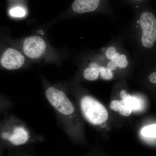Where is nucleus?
I'll return each mask as SVG.
<instances>
[{
  "instance_id": "nucleus-10",
  "label": "nucleus",
  "mask_w": 156,
  "mask_h": 156,
  "mask_svg": "<svg viewBox=\"0 0 156 156\" xmlns=\"http://www.w3.org/2000/svg\"><path fill=\"white\" fill-rule=\"evenodd\" d=\"M118 109L120 115L124 116H129L132 112L131 108L122 100L119 101Z\"/></svg>"
},
{
  "instance_id": "nucleus-18",
  "label": "nucleus",
  "mask_w": 156,
  "mask_h": 156,
  "mask_svg": "<svg viewBox=\"0 0 156 156\" xmlns=\"http://www.w3.org/2000/svg\"><path fill=\"white\" fill-rule=\"evenodd\" d=\"M1 102H0V106H1Z\"/></svg>"
},
{
  "instance_id": "nucleus-1",
  "label": "nucleus",
  "mask_w": 156,
  "mask_h": 156,
  "mask_svg": "<svg viewBox=\"0 0 156 156\" xmlns=\"http://www.w3.org/2000/svg\"><path fill=\"white\" fill-rule=\"evenodd\" d=\"M45 95L55 112L58 126L66 133H73L76 108L65 91L58 87L47 86Z\"/></svg>"
},
{
  "instance_id": "nucleus-14",
  "label": "nucleus",
  "mask_w": 156,
  "mask_h": 156,
  "mask_svg": "<svg viewBox=\"0 0 156 156\" xmlns=\"http://www.w3.org/2000/svg\"><path fill=\"white\" fill-rule=\"evenodd\" d=\"M119 101L115 100L112 101L110 105V108L112 110L115 112H119L118 107H119Z\"/></svg>"
},
{
  "instance_id": "nucleus-2",
  "label": "nucleus",
  "mask_w": 156,
  "mask_h": 156,
  "mask_svg": "<svg viewBox=\"0 0 156 156\" xmlns=\"http://www.w3.org/2000/svg\"><path fill=\"white\" fill-rule=\"evenodd\" d=\"M0 138L14 146L43 139L24 122L14 116L9 117L0 125Z\"/></svg>"
},
{
  "instance_id": "nucleus-6",
  "label": "nucleus",
  "mask_w": 156,
  "mask_h": 156,
  "mask_svg": "<svg viewBox=\"0 0 156 156\" xmlns=\"http://www.w3.org/2000/svg\"><path fill=\"white\" fill-rule=\"evenodd\" d=\"M24 62L25 58L21 53L12 48H8L4 52L0 60L3 68L11 70L19 69Z\"/></svg>"
},
{
  "instance_id": "nucleus-15",
  "label": "nucleus",
  "mask_w": 156,
  "mask_h": 156,
  "mask_svg": "<svg viewBox=\"0 0 156 156\" xmlns=\"http://www.w3.org/2000/svg\"><path fill=\"white\" fill-rule=\"evenodd\" d=\"M149 80L152 83L156 84V71L151 73L150 75Z\"/></svg>"
},
{
  "instance_id": "nucleus-3",
  "label": "nucleus",
  "mask_w": 156,
  "mask_h": 156,
  "mask_svg": "<svg viewBox=\"0 0 156 156\" xmlns=\"http://www.w3.org/2000/svg\"><path fill=\"white\" fill-rule=\"evenodd\" d=\"M79 104L82 115L90 124L99 125L108 119L106 108L92 96L83 95L80 98Z\"/></svg>"
},
{
  "instance_id": "nucleus-8",
  "label": "nucleus",
  "mask_w": 156,
  "mask_h": 156,
  "mask_svg": "<svg viewBox=\"0 0 156 156\" xmlns=\"http://www.w3.org/2000/svg\"><path fill=\"white\" fill-rule=\"evenodd\" d=\"M95 61L91 62L83 71V76L87 80L95 81L99 77V70L101 65L95 57Z\"/></svg>"
},
{
  "instance_id": "nucleus-9",
  "label": "nucleus",
  "mask_w": 156,
  "mask_h": 156,
  "mask_svg": "<svg viewBox=\"0 0 156 156\" xmlns=\"http://www.w3.org/2000/svg\"><path fill=\"white\" fill-rule=\"evenodd\" d=\"M122 100L128 105L132 109V111L139 109L140 107V103L139 99L135 97H133L128 93L126 97Z\"/></svg>"
},
{
  "instance_id": "nucleus-13",
  "label": "nucleus",
  "mask_w": 156,
  "mask_h": 156,
  "mask_svg": "<svg viewBox=\"0 0 156 156\" xmlns=\"http://www.w3.org/2000/svg\"><path fill=\"white\" fill-rule=\"evenodd\" d=\"M10 14L11 16L14 17H23L25 15V10L20 7H16L11 9Z\"/></svg>"
},
{
  "instance_id": "nucleus-7",
  "label": "nucleus",
  "mask_w": 156,
  "mask_h": 156,
  "mask_svg": "<svg viewBox=\"0 0 156 156\" xmlns=\"http://www.w3.org/2000/svg\"><path fill=\"white\" fill-rule=\"evenodd\" d=\"M100 2L101 0H75L72 8L76 13L84 14L97 10Z\"/></svg>"
},
{
  "instance_id": "nucleus-11",
  "label": "nucleus",
  "mask_w": 156,
  "mask_h": 156,
  "mask_svg": "<svg viewBox=\"0 0 156 156\" xmlns=\"http://www.w3.org/2000/svg\"><path fill=\"white\" fill-rule=\"evenodd\" d=\"M142 135L146 137H156V124L146 126L141 131Z\"/></svg>"
},
{
  "instance_id": "nucleus-4",
  "label": "nucleus",
  "mask_w": 156,
  "mask_h": 156,
  "mask_svg": "<svg viewBox=\"0 0 156 156\" xmlns=\"http://www.w3.org/2000/svg\"><path fill=\"white\" fill-rule=\"evenodd\" d=\"M135 27L140 30V42L143 48L150 49L156 41V18L149 11L140 14Z\"/></svg>"
},
{
  "instance_id": "nucleus-5",
  "label": "nucleus",
  "mask_w": 156,
  "mask_h": 156,
  "mask_svg": "<svg viewBox=\"0 0 156 156\" xmlns=\"http://www.w3.org/2000/svg\"><path fill=\"white\" fill-rule=\"evenodd\" d=\"M45 41L41 37L33 36L26 38L23 44V50L26 55L29 58H39L46 50Z\"/></svg>"
},
{
  "instance_id": "nucleus-12",
  "label": "nucleus",
  "mask_w": 156,
  "mask_h": 156,
  "mask_svg": "<svg viewBox=\"0 0 156 156\" xmlns=\"http://www.w3.org/2000/svg\"><path fill=\"white\" fill-rule=\"evenodd\" d=\"M101 77L104 80H111L113 77V73L106 66H101L99 70Z\"/></svg>"
},
{
  "instance_id": "nucleus-17",
  "label": "nucleus",
  "mask_w": 156,
  "mask_h": 156,
  "mask_svg": "<svg viewBox=\"0 0 156 156\" xmlns=\"http://www.w3.org/2000/svg\"><path fill=\"white\" fill-rule=\"evenodd\" d=\"M136 1H142V0H136Z\"/></svg>"
},
{
  "instance_id": "nucleus-16",
  "label": "nucleus",
  "mask_w": 156,
  "mask_h": 156,
  "mask_svg": "<svg viewBox=\"0 0 156 156\" xmlns=\"http://www.w3.org/2000/svg\"><path fill=\"white\" fill-rule=\"evenodd\" d=\"M127 92H126V90H122V91H121V92H120V97L122 99H124V98H125V97H126V95H127Z\"/></svg>"
}]
</instances>
